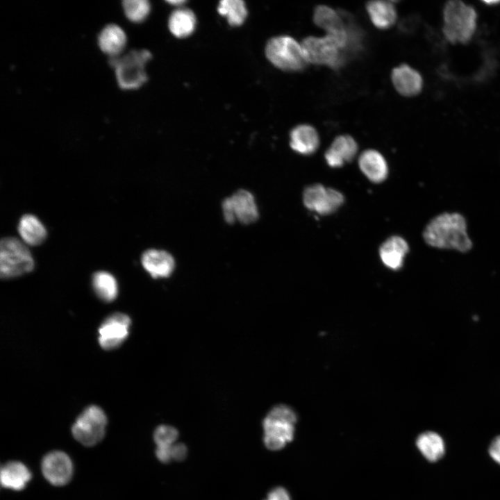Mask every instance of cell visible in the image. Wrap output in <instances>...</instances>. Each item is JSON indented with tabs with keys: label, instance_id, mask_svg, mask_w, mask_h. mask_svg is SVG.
I'll return each instance as SVG.
<instances>
[{
	"label": "cell",
	"instance_id": "15",
	"mask_svg": "<svg viewBox=\"0 0 500 500\" xmlns=\"http://www.w3.org/2000/svg\"><path fill=\"white\" fill-rule=\"evenodd\" d=\"M144 269L152 278H167L175 267L172 256L163 250L151 249L145 251L141 257Z\"/></svg>",
	"mask_w": 500,
	"mask_h": 500
},
{
	"label": "cell",
	"instance_id": "7",
	"mask_svg": "<svg viewBox=\"0 0 500 500\" xmlns=\"http://www.w3.org/2000/svg\"><path fill=\"white\" fill-rule=\"evenodd\" d=\"M301 44L308 62L324 65L336 69L346 62L342 54L344 45L333 36H309Z\"/></svg>",
	"mask_w": 500,
	"mask_h": 500
},
{
	"label": "cell",
	"instance_id": "24",
	"mask_svg": "<svg viewBox=\"0 0 500 500\" xmlns=\"http://www.w3.org/2000/svg\"><path fill=\"white\" fill-rule=\"evenodd\" d=\"M366 8L371 21L378 28H388L397 19L395 6L391 1H371L367 2Z\"/></svg>",
	"mask_w": 500,
	"mask_h": 500
},
{
	"label": "cell",
	"instance_id": "35",
	"mask_svg": "<svg viewBox=\"0 0 500 500\" xmlns=\"http://www.w3.org/2000/svg\"><path fill=\"white\" fill-rule=\"evenodd\" d=\"M484 3H486L487 5L491 6L492 4L495 5V4L500 3V1H484Z\"/></svg>",
	"mask_w": 500,
	"mask_h": 500
},
{
	"label": "cell",
	"instance_id": "9",
	"mask_svg": "<svg viewBox=\"0 0 500 500\" xmlns=\"http://www.w3.org/2000/svg\"><path fill=\"white\" fill-rule=\"evenodd\" d=\"M224 217L227 223L235 221L247 224L258 217V210L253 196L248 191L240 190L222 203Z\"/></svg>",
	"mask_w": 500,
	"mask_h": 500
},
{
	"label": "cell",
	"instance_id": "4",
	"mask_svg": "<svg viewBox=\"0 0 500 500\" xmlns=\"http://www.w3.org/2000/svg\"><path fill=\"white\" fill-rule=\"evenodd\" d=\"M151 58L146 49L132 50L123 56L110 58L119 86L124 90L140 88L147 80L145 65Z\"/></svg>",
	"mask_w": 500,
	"mask_h": 500
},
{
	"label": "cell",
	"instance_id": "13",
	"mask_svg": "<svg viewBox=\"0 0 500 500\" xmlns=\"http://www.w3.org/2000/svg\"><path fill=\"white\" fill-rule=\"evenodd\" d=\"M313 21L317 26L326 31V35L338 38L346 47L347 31L343 18L339 11L337 12L328 6H318L314 10Z\"/></svg>",
	"mask_w": 500,
	"mask_h": 500
},
{
	"label": "cell",
	"instance_id": "22",
	"mask_svg": "<svg viewBox=\"0 0 500 500\" xmlns=\"http://www.w3.org/2000/svg\"><path fill=\"white\" fill-rule=\"evenodd\" d=\"M17 230L22 242L28 246L40 245L47 237L44 226L36 216L31 214L22 216Z\"/></svg>",
	"mask_w": 500,
	"mask_h": 500
},
{
	"label": "cell",
	"instance_id": "33",
	"mask_svg": "<svg viewBox=\"0 0 500 500\" xmlns=\"http://www.w3.org/2000/svg\"><path fill=\"white\" fill-rule=\"evenodd\" d=\"M415 20L413 17H406L399 23V28L403 32H408L412 30Z\"/></svg>",
	"mask_w": 500,
	"mask_h": 500
},
{
	"label": "cell",
	"instance_id": "32",
	"mask_svg": "<svg viewBox=\"0 0 500 500\" xmlns=\"http://www.w3.org/2000/svg\"><path fill=\"white\" fill-rule=\"evenodd\" d=\"M489 453L491 458L500 465V435L496 437L491 442Z\"/></svg>",
	"mask_w": 500,
	"mask_h": 500
},
{
	"label": "cell",
	"instance_id": "34",
	"mask_svg": "<svg viewBox=\"0 0 500 500\" xmlns=\"http://www.w3.org/2000/svg\"><path fill=\"white\" fill-rule=\"evenodd\" d=\"M167 3H169V4H171V5H172V6H175L180 7V6H181L183 4H184V3H185V1H182V0L175 1V0H173V1H167Z\"/></svg>",
	"mask_w": 500,
	"mask_h": 500
},
{
	"label": "cell",
	"instance_id": "5",
	"mask_svg": "<svg viewBox=\"0 0 500 500\" xmlns=\"http://www.w3.org/2000/svg\"><path fill=\"white\" fill-rule=\"evenodd\" d=\"M34 260L27 245L14 237H6L0 242V276L10 279L29 273Z\"/></svg>",
	"mask_w": 500,
	"mask_h": 500
},
{
	"label": "cell",
	"instance_id": "21",
	"mask_svg": "<svg viewBox=\"0 0 500 500\" xmlns=\"http://www.w3.org/2000/svg\"><path fill=\"white\" fill-rule=\"evenodd\" d=\"M31 478V472L21 462L10 461L1 468V483L5 488L23 490Z\"/></svg>",
	"mask_w": 500,
	"mask_h": 500
},
{
	"label": "cell",
	"instance_id": "2",
	"mask_svg": "<svg viewBox=\"0 0 500 500\" xmlns=\"http://www.w3.org/2000/svg\"><path fill=\"white\" fill-rule=\"evenodd\" d=\"M477 12L470 5L460 1H449L443 9L442 33L451 44H467L477 26Z\"/></svg>",
	"mask_w": 500,
	"mask_h": 500
},
{
	"label": "cell",
	"instance_id": "11",
	"mask_svg": "<svg viewBox=\"0 0 500 500\" xmlns=\"http://www.w3.org/2000/svg\"><path fill=\"white\" fill-rule=\"evenodd\" d=\"M303 199L304 205L309 210L321 215H327L335 211L342 204L344 197L334 189L315 184L305 190Z\"/></svg>",
	"mask_w": 500,
	"mask_h": 500
},
{
	"label": "cell",
	"instance_id": "17",
	"mask_svg": "<svg viewBox=\"0 0 500 500\" xmlns=\"http://www.w3.org/2000/svg\"><path fill=\"white\" fill-rule=\"evenodd\" d=\"M127 37L124 29L115 24L106 25L98 36L100 49L110 58L120 56L126 47Z\"/></svg>",
	"mask_w": 500,
	"mask_h": 500
},
{
	"label": "cell",
	"instance_id": "31",
	"mask_svg": "<svg viewBox=\"0 0 500 500\" xmlns=\"http://www.w3.org/2000/svg\"><path fill=\"white\" fill-rule=\"evenodd\" d=\"M264 500H290V498L285 488L276 487L269 492Z\"/></svg>",
	"mask_w": 500,
	"mask_h": 500
},
{
	"label": "cell",
	"instance_id": "12",
	"mask_svg": "<svg viewBox=\"0 0 500 500\" xmlns=\"http://www.w3.org/2000/svg\"><path fill=\"white\" fill-rule=\"evenodd\" d=\"M41 468L44 478L56 486L67 484L73 474L72 460L61 451H53L46 454L42 460Z\"/></svg>",
	"mask_w": 500,
	"mask_h": 500
},
{
	"label": "cell",
	"instance_id": "8",
	"mask_svg": "<svg viewBox=\"0 0 500 500\" xmlns=\"http://www.w3.org/2000/svg\"><path fill=\"white\" fill-rule=\"evenodd\" d=\"M107 417L99 406L86 408L74 423L72 431L74 438L83 445L92 447L104 437Z\"/></svg>",
	"mask_w": 500,
	"mask_h": 500
},
{
	"label": "cell",
	"instance_id": "16",
	"mask_svg": "<svg viewBox=\"0 0 500 500\" xmlns=\"http://www.w3.org/2000/svg\"><path fill=\"white\" fill-rule=\"evenodd\" d=\"M358 151L355 140L348 135L335 138L325 153V159L332 167L342 166L346 162L351 161Z\"/></svg>",
	"mask_w": 500,
	"mask_h": 500
},
{
	"label": "cell",
	"instance_id": "23",
	"mask_svg": "<svg viewBox=\"0 0 500 500\" xmlns=\"http://www.w3.org/2000/svg\"><path fill=\"white\" fill-rule=\"evenodd\" d=\"M178 438V430L170 425L161 424L156 428L153 440L156 444V456L162 462L172 461V451Z\"/></svg>",
	"mask_w": 500,
	"mask_h": 500
},
{
	"label": "cell",
	"instance_id": "25",
	"mask_svg": "<svg viewBox=\"0 0 500 500\" xmlns=\"http://www.w3.org/2000/svg\"><path fill=\"white\" fill-rule=\"evenodd\" d=\"M194 12L184 8H179L172 12L168 19V28L171 33L178 38L190 36L196 27Z\"/></svg>",
	"mask_w": 500,
	"mask_h": 500
},
{
	"label": "cell",
	"instance_id": "29",
	"mask_svg": "<svg viewBox=\"0 0 500 500\" xmlns=\"http://www.w3.org/2000/svg\"><path fill=\"white\" fill-rule=\"evenodd\" d=\"M218 12L226 17L228 24L232 26L242 25L247 16V9L243 1L241 0H223L217 7Z\"/></svg>",
	"mask_w": 500,
	"mask_h": 500
},
{
	"label": "cell",
	"instance_id": "30",
	"mask_svg": "<svg viewBox=\"0 0 500 500\" xmlns=\"http://www.w3.org/2000/svg\"><path fill=\"white\" fill-rule=\"evenodd\" d=\"M122 7L128 19L135 23L144 21L151 11V4L147 0H125Z\"/></svg>",
	"mask_w": 500,
	"mask_h": 500
},
{
	"label": "cell",
	"instance_id": "3",
	"mask_svg": "<svg viewBox=\"0 0 500 500\" xmlns=\"http://www.w3.org/2000/svg\"><path fill=\"white\" fill-rule=\"evenodd\" d=\"M297 415L288 406H274L262 421L263 442L272 451L281 449L294 438Z\"/></svg>",
	"mask_w": 500,
	"mask_h": 500
},
{
	"label": "cell",
	"instance_id": "6",
	"mask_svg": "<svg viewBox=\"0 0 500 500\" xmlns=\"http://www.w3.org/2000/svg\"><path fill=\"white\" fill-rule=\"evenodd\" d=\"M265 55L273 65L284 71H301L308 63L301 44L289 35L271 38L266 44Z\"/></svg>",
	"mask_w": 500,
	"mask_h": 500
},
{
	"label": "cell",
	"instance_id": "1",
	"mask_svg": "<svg viewBox=\"0 0 500 500\" xmlns=\"http://www.w3.org/2000/svg\"><path fill=\"white\" fill-rule=\"evenodd\" d=\"M426 242L435 248L469 251L472 245L465 219L459 213L445 212L434 217L424 231Z\"/></svg>",
	"mask_w": 500,
	"mask_h": 500
},
{
	"label": "cell",
	"instance_id": "14",
	"mask_svg": "<svg viewBox=\"0 0 500 500\" xmlns=\"http://www.w3.org/2000/svg\"><path fill=\"white\" fill-rule=\"evenodd\" d=\"M391 78L397 91L403 96L413 97L422 91L423 80L421 74L406 64L394 67Z\"/></svg>",
	"mask_w": 500,
	"mask_h": 500
},
{
	"label": "cell",
	"instance_id": "19",
	"mask_svg": "<svg viewBox=\"0 0 500 500\" xmlns=\"http://www.w3.org/2000/svg\"><path fill=\"white\" fill-rule=\"evenodd\" d=\"M358 165L362 172L372 182L384 181L388 173L387 162L383 156L377 151L368 149L359 157Z\"/></svg>",
	"mask_w": 500,
	"mask_h": 500
},
{
	"label": "cell",
	"instance_id": "18",
	"mask_svg": "<svg viewBox=\"0 0 500 500\" xmlns=\"http://www.w3.org/2000/svg\"><path fill=\"white\" fill-rule=\"evenodd\" d=\"M290 147L303 155L313 153L319 147V138L315 128L309 124H299L290 132Z\"/></svg>",
	"mask_w": 500,
	"mask_h": 500
},
{
	"label": "cell",
	"instance_id": "26",
	"mask_svg": "<svg viewBox=\"0 0 500 500\" xmlns=\"http://www.w3.org/2000/svg\"><path fill=\"white\" fill-rule=\"evenodd\" d=\"M416 444L422 455L431 462L438 460L444 454V440L437 433L426 431L420 434Z\"/></svg>",
	"mask_w": 500,
	"mask_h": 500
},
{
	"label": "cell",
	"instance_id": "28",
	"mask_svg": "<svg viewBox=\"0 0 500 500\" xmlns=\"http://www.w3.org/2000/svg\"><path fill=\"white\" fill-rule=\"evenodd\" d=\"M92 284L94 292L101 300L110 302L116 299L117 283L110 273L105 271L95 272L92 276Z\"/></svg>",
	"mask_w": 500,
	"mask_h": 500
},
{
	"label": "cell",
	"instance_id": "20",
	"mask_svg": "<svg viewBox=\"0 0 500 500\" xmlns=\"http://www.w3.org/2000/svg\"><path fill=\"white\" fill-rule=\"evenodd\" d=\"M408 249V245L404 239L399 236H392L381 245L379 254L385 266L397 270L402 267Z\"/></svg>",
	"mask_w": 500,
	"mask_h": 500
},
{
	"label": "cell",
	"instance_id": "10",
	"mask_svg": "<svg viewBox=\"0 0 500 500\" xmlns=\"http://www.w3.org/2000/svg\"><path fill=\"white\" fill-rule=\"evenodd\" d=\"M131 323L130 317L122 312L106 317L99 328L100 346L106 350L118 347L127 338Z\"/></svg>",
	"mask_w": 500,
	"mask_h": 500
},
{
	"label": "cell",
	"instance_id": "27",
	"mask_svg": "<svg viewBox=\"0 0 500 500\" xmlns=\"http://www.w3.org/2000/svg\"><path fill=\"white\" fill-rule=\"evenodd\" d=\"M347 31V40L342 54L346 61L349 56H354L362 49L364 33L346 11H340Z\"/></svg>",
	"mask_w": 500,
	"mask_h": 500
}]
</instances>
